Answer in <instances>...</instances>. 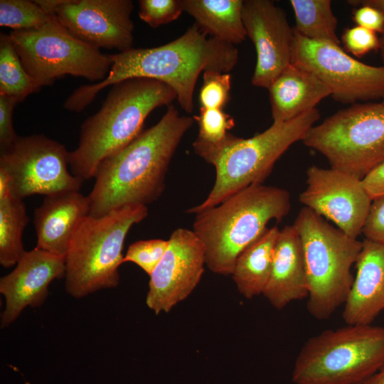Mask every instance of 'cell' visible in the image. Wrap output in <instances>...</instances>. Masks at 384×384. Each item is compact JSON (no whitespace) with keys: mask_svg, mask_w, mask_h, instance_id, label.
Listing matches in <instances>:
<instances>
[{"mask_svg":"<svg viewBox=\"0 0 384 384\" xmlns=\"http://www.w3.org/2000/svg\"><path fill=\"white\" fill-rule=\"evenodd\" d=\"M109 56L112 65L106 78L75 89L65 101V110L80 112L107 87L129 78H145L169 85L181 108L190 114L200 74L228 73L237 65L239 53L235 45L209 37L194 23L180 37L163 46L132 48Z\"/></svg>","mask_w":384,"mask_h":384,"instance_id":"6da1fadb","label":"cell"},{"mask_svg":"<svg viewBox=\"0 0 384 384\" xmlns=\"http://www.w3.org/2000/svg\"><path fill=\"white\" fill-rule=\"evenodd\" d=\"M193 122L171 105L156 124L105 158L87 196L89 215L98 217L125 206L155 201L164 191L171 160Z\"/></svg>","mask_w":384,"mask_h":384,"instance_id":"7a4b0ae2","label":"cell"},{"mask_svg":"<svg viewBox=\"0 0 384 384\" xmlns=\"http://www.w3.org/2000/svg\"><path fill=\"white\" fill-rule=\"evenodd\" d=\"M176 99L174 89L154 79L134 78L113 85L100 109L81 125L78 146L69 151L71 173L83 181L94 178L105 158L142 132L154 109L169 106Z\"/></svg>","mask_w":384,"mask_h":384,"instance_id":"3957f363","label":"cell"},{"mask_svg":"<svg viewBox=\"0 0 384 384\" xmlns=\"http://www.w3.org/2000/svg\"><path fill=\"white\" fill-rule=\"evenodd\" d=\"M291 210L287 190L252 185L216 206L197 213L193 231L203 245L206 265L213 273L231 275L239 255L266 229Z\"/></svg>","mask_w":384,"mask_h":384,"instance_id":"277c9868","label":"cell"},{"mask_svg":"<svg viewBox=\"0 0 384 384\" xmlns=\"http://www.w3.org/2000/svg\"><path fill=\"white\" fill-rule=\"evenodd\" d=\"M147 215L146 206L132 204L101 216L88 215L83 218L73 233L65 255L66 292L82 298L117 287L127 235Z\"/></svg>","mask_w":384,"mask_h":384,"instance_id":"5b68a950","label":"cell"},{"mask_svg":"<svg viewBox=\"0 0 384 384\" xmlns=\"http://www.w3.org/2000/svg\"><path fill=\"white\" fill-rule=\"evenodd\" d=\"M302 245L309 285L307 310L318 320L329 319L344 304L353 282L351 267L363 242L302 208L293 224Z\"/></svg>","mask_w":384,"mask_h":384,"instance_id":"8992f818","label":"cell"},{"mask_svg":"<svg viewBox=\"0 0 384 384\" xmlns=\"http://www.w3.org/2000/svg\"><path fill=\"white\" fill-rule=\"evenodd\" d=\"M384 365V327L348 325L309 338L292 370L294 384H361Z\"/></svg>","mask_w":384,"mask_h":384,"instance_id":"52a82bcc","label":"cell"},{"mask_svg":"<svg viewBox=\"0 0 384 384\" xmlns=\"http://www.w3.org/2000/svg\"><path fill=\"white\" fill-rule=\"evenodd\" d=\"M319 118V111L315 108L289 121L273 122L251 138L240 137L213 164L215 181L207 198L186 212L196 214L245 188L262 184L280 156L293 144L302 140Z\"/></svg>","mask_w":384,"mask_h":384,"instance_id":"ba28073f","label":"cell"},{"mask_svg":"<svg viewBox=\"0 0 384 384\" xmlns=\"http://www.w3.org/2000/svg\"><path fill=\"white\" fill-rule=\"evenodd\" d=\"M302 141L331 168L362 180L384 163V104H353L312 126Z\"/></svg>","mask_w":384,"mask_h":384,"instance_id":"9c48e42d","label":"cell"},{"mask_svg":"<svg viewBox=\"0 0 384 384\" xmlns=\"http://www.w3.org/2000/svg\"><path fill=\"white\" fill-rule=\"evenodd\" d=\"M9 35L40 89L68 75L97 83L106 78L112 65L109 55L75 36L55 14L38 28Z\"/></svg>","mask_w":384,"mask_h":384,"instance_id":"30bf717a","label":"cell"},{"mask_svg":"<svg viewBox=\"0 0 384 384\" xmlns=\"http://www.w3.org/2000/svg\"><path fill=\"white\" fill-rule=\"evenodd\" d=\"M68 155L64 144L44 134L18 136L0 149V175L11 193L21 199L80 191L83 181L69 171Z\"/></svg>","mask_w":384,"mask_h":384,"instance_id":"8fae6325","label":"cell"},{"mask_svg":"<svg viewBox=\"0 0 384 384\" xmlns=\"http://www.w3.org/2000/svg\"><path fill=\"white\" fill-rule=\"evenodd\" d=\"M292 63L316 75L339 102L353 105L384 99V65L362 63L340 46L309 40L294 32Z\"/></svg>","mask_w":384,"mask_h":384,"instance_id":"7c38bea8","label":"cell"},{"mask_svg":"<svg viewBox=\"0 0 384 384\" xmlns=\"http://www.w3.org/2000/svg\"><path fill=\"white\" fill-rule=\"evenodd\" d=\"M299 201L348 236L357 238L372 200L362 180L331 167L314 165L306 170V187L299 195Z\"/></svg>","mask_w":384,"mask_h":384,"instance_id":"4fadbf2b","label":"cell"},{"mask_svg":"<svg viewBox=\"0 0 384 384\" xmlns=\"http://www.w3.org/2000/svg\"><path fill=\"white\" fill-rule=\"evenodd\" d=\"M167 250L150 277L146 297L156 314L169 312L186 299L204 272L203 245L193 230L177 228L170 235Z\"/></svg>","mask_w":384,"mask_h":384,"instance_id":"5bb4252c","label":"cell"},{"mask_svg":"<svg viewBox=\"0 0 384 384\" xmlns=\"http://www.w3.org/2000/svg\"><path fill=\"white\" fill-rule=\"evenodd\" d=\"M131 0H63L55 15L75 36L100 49L132 48Z\"/></svg>","mask_w":384,"mask_h":384,"instance_id":"9a60e30c","label":"cell"},{"mask_svg":"<svg viewBox=\"0 0 384 384\" xmlns=\"http://www.w3.org/2000/svg\"><path fill=\"white\" fill-rule=\"evenodd\" d=\"M242 16L257 53L252 84L268 89L292 63L294 28L285 11L270 0L243 1Z\"/></svg>","mask_w":384,"mask_h":384,"instance_id":"2e32d148","label":"cell"},{"mask_svg":"<svg viewBox=\"0 0 384 384\" xmlns=\"http://www.w3.org/2000/svg\"><path fill=\"white\" fill-rule=\"evenodd\" d=\"M65 257L35 247L25 251L12 272L0 279V292L6 300L1 328L12 324L27 306H41L48 286L65 277Z\"/></svg>","mask_w":384,"mask_h":384,"instance_id":"e0dca14e","label":"cell"},{"mask_svg":"<svg viewBox=\"0 0 384 384\" xmlns=\"http://www.w3.org/2000/svg\"><path fill=\"white\" fill-rule=\"evenodd\" d=\"M356 267L343 319L348 325L372 324L384 310V244L364 240Z\"/></svg>","mask_w":384,"mask_h":384,"instance_id":"ac0fdd59","label":"cell"},{"mask_svg":"<svg viewBox=\"0 0 384 384\" xmlns=\"http://www.w3.org/2000/svg\"><path fill=\"white\" fill-rule=\"evenodd\" d=\"M89 213L87 196L79 191L45 196L34 211L36 247L65 257L75 228Z\"/></svg>","mask_w":384,"mask_h":384,"instance_id":"d6986e66","label":"cell"},{"mask_svg":"<svg viewBox=\"0 0 384 384\" xmlns=\"http://www.w3.org/2000/svg\"><path fill=\"white\" fill-rule=\"evenodd\" d=\"M309 285L300 238L293 225L280 230L271 272L262 295L276 309L308 297Z\"/></svg>","mask_w":384,"mask_h":384,"instance_id":"ffe728a7","label":"cell"},{"mask_svg":"<svg viewBox=\"0 0 384 384\" xmlns=\"http://www.w3.org/2000/svg\"><path fill=\"white\" fill-rule=\"evenodd\" d=\"M273 122H284L316 108L331 95L329 87L309 71L291 63L268 88Z\"/></svg>","mask_w":384,"mask_h":384,"instance_id":"44dd1931","label":"cell"},{"mask_svg":"<svg viewBox=\"0 0 384 384\" xmlns=\"http://www.w3.org/2000/svg\"><path fill=\"white\" fill-rule=\"evenodd\" d=\"M280 230L267 228L238 257L232 273L240 294L247 299L263 294L267 284Z\"/></svg>","mask_w":384,"mask_h":384,"instance_id":"7402d4cb","label":"cell"},{"mask_svg":"<svg viewBox=\"0 0 384 384\" xmlns=\"http://www.w3.org/2000/svg\"><path fill=\"white\" fill-rule=\"evenodd\" d=\"M183 11L209 37L238 44L247 37L242 16L243 0H182Z\"/></svg>","mask_w":384,"mask_h":384,"instance_id":"603a6c76","label":"cell"},{"mask_svg":"<svg viewBox=\"0 0 384 384\" xmlns=\"http://www.w3.org/2000/svg\"><path fill=\"white\" fill-rule=\"evenodd\" d=\"M28 220L23 199L11 193L0 175V264L4 267L16 265L25 252L22 235Z\"/></svg>","mask_w":384,"mask_h":384,"instance_id":"cb8c5ba5","label":"cell"},{"mask_svg":"<svg viewBox=\"0 0 384 384\" xmlns=\"http://www.w3.org/2000/svg\"><path fill=\"white\" fill-rule=\"evenodd\" d=\"M198 125V134L193 143L194 152L213 165L240 137L229 132L235 127L233 117L223 110L200 108L193 117Z\"/></svg>","mask_w":384,"mask_h":384,"instance_id":"d4e9b609","label":"cell"},{"mask_svg":"<svg viewBox=\"0 0 384 384\" xmlns=\"http://www.w3.org/2000/svg\"><path fill=\"white\" fill-rule=\"evenodd\" d=\"M295 17L294 31L309 40L340 46L338 20L330 0H291Z\"/></svg>","mask_w":384,"mask_h":384,"instance_id":"484cf974","label":"cell"},{"mask_svg":"<svg viewBox=\"0 0 384 384\" xmlns=\"http://www.w3.org/2000/svg\"><path fill=\"white\" fill-rule=\"evenodd\" d=\"M40 88L25 70L9 35L0 34V95L18 103Z\"/></svg>","mask_w":384,"mask_h":384,"instance_id":"4316f807","label":"cell"},{"mask_svg":"<svg viewBox=\"0 0 384 384\" xmlns=\"http://www.w3.org/2000/svg\"><path fill=\"white\" fill-rule=\"evenodd\" d=\"M50 17L36 1H0L1 27L11 28L13 31L31 30L44 24Z\"/></svg>","mask_w":384,"mask_h":384,"instance_id":"83f0119b","label":"cell"},{"mask_svg":"<svg viewBox=\"0 0 384 384\" xmlns=\"http://www.w3.org/2000/svg\"><path fill=\"white\" fill-rule=\"evenodd\" d=\"M231 76L229 73L205 71L199 92L200 108L223 110L230 100Z\"/></svg>","mask_w":384,"mask_h":384,"instance_id":"f1b7e54d","label":"cell"},{"mask_svg":"<svg viewBox=\"0 0 384 384\" xmlns=\"http://www.w3.org/2000/svg\"><path fill=\"white\" fill-rule=\"evenodd\" d=\"M169 245V240L150 239L132 243L124 257V262H131L151 275L158 265Z\"/></svg>","mask_w":384,"mask_h":384,"instance_id":"f546056e","label":"cell"},{"mask_svg":"<svg viewBox=\"0 0 384 384\" xmlns=\"http://www.w3.org/2000/svg\"><path fill=\"white\" fill-rule=\"evenodd\" d=\"M182 12V0L139 1V17L151 28H157L176 20Z\"/></svg>","mask_w":384,"mask_h":384,"instance_id":"4dcf8cb0","label":"cell"},{"mask_svg":"<svg viewBox=\"0 0 384 384\" xmlns=\"http://www.w3.org/2000/svg\"><path fill=\"white\" fill-rule=\"evenodd\" d=\"M341 41L348 52L358 58L380 48L377 33L358 26L346 28Z\"/></svg>","mask_w":384,"mask_h":384,"instance_id":"1f68e13d","label":"cell"},{"mask_svg":"<svg viewBox=\"0 0 384 384\" xmlns=\"http://www.w3.org/2000/svg\"><path fill=\"white\" fill-rule=\"evenodd\" d=\"M362 233L365 240L384 244V194L372 200Z\"/></svg>","mask_w":384,"mask_h":384,"instance_id":"d6a6232c","label":"cell"},{"mask_svg":"<svg viewBox=\"0 0 384 384\" xmlns=\"http://www.w3.org/2000/svg\"><path fill=\"white\" fill-rule=\"evenodd\" d=\"M17 104L14 99L0 95V149L12 144L18 137L13 125V112Z\"/></svg>","mask_w":384,"mask_h":384,"instance_id":"836d02e7","label":"cell"},{"mask_svg":"<svg viewBox=\"0 0 384 384\" xmlns=\"http://www.w3.org/2000/svg\"><path fill=\"white\" fill-rule=\"evenodd\" d=\"M353 13V20L358 26L375 33L384 31V16L376 8L367 4H361Z\"/></svg>","mask_w":384,"mask_h":384,"instance_id":"e575fe53","label":"cell"},{"mask_svg":"<svg viewBox=\"0 0 384 384\" xmlns=\"http://www.w3.org/2000/svg\"><path fill=\"white\" fill-rule=\"evenodd\" d=\"M362 182L371 200L384 194V163L366 175Z\"/></svg>","mask_w":384,"mask_h":384,"instance_id":"d590c367","label":"cell"},{"mask_svg":"<svg viewBox=\"0 0 384 384\" xmlns=\"http://www.w3.org/2000/svg\"><path fill=\"white\" fill-rule=\"evenodd\" d=\"M353 5L367 4L378 9L384 16V0H363V1H351ZM384 33V31L383 33ZM382 33V34H383Z\"/></svg>","mask_w":384,"mask_h":384,"instance_id":"8d00e7d4","label":"cell"},{"mask_svg":"<svg viewBox=\"0 0 384 384\" xmlns=\"http://www.w3.org/2000/svg\"><path fill=\"white\" fill-rule=\"evenodd\" d=\"M361 384H384V365Z\"/></svg>","mask_w":384,"mask_h":384,"instance_id":"74e56055","label":"cell"},{"mask_svg":"<svg viewBox=\"0 0 384 384\" xmlns=\"http://www.w3.org/2000/svg\"><path fill=\"white\" fill-rule=\"evenodd\" d=\"M379 50L380 53V56L384 64V33L381 34L380 38V48Z\"/></svg>","mask_w":384,"mask_h":384,"instance_id":"f35d334b","label":"cell"},{"mask_svg":"<svg viewBox=\"0 0 384 384\" xmlns=\"http://www.w3.org/2000/svg\"><path fill=\"white\" fill-rule=\"evenodd\" d=\"M382 102L384 104V99L382 100Z\"/></svg>","mask_w":384,"mask_h":384,"instance_id":"ab89813d","label":"cell"}]
</instances>
